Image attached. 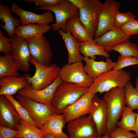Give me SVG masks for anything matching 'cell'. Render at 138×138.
Returning <instances> with one entry per match:
<instances>
[{
	"mask_svg": "<svg viewBox=\"0 0 138 138\" xmlns=\"http://www.w3.org/2000/svg\"><path fill=\"white\" fill-rule=\"evenodd\" d=\"M135 83V88L138 90V77L136 79Z\"/></svg>",
	"mask_w": 138,
	"mask_h": 138,
	"instance_id": "obj_44",
	"label": "cell"
},
{
	"mask_svg": "<svg viewBox=\"0 0 138 138\" xmlns=\"http://www.w3.org/2000/svg\"><path fill=\"white\" fill-rule=\"evenodd\" d=\"M58 32L63 39L67 51V63L82 62L84 56L80 54V42L67 29L66 32H63L61 29H59Z\"/></svg>",
	"mask_w": 138,
	"mask_h": 138,
	"instance_id": "obj_21",
	"label": "cell"
},
{
	"mask_svg": "<svg viewBox=\"0 0 138 138\" xmlns=\"http://www.w3.org/2000/svg\"><path fill=\"white\" fill-rule=\"evenodd\" d=\"M125 33L130 36L138 34V20H132L122 26L120 28Z\"/></svg>",
	"mask_w": 138,
	"mask_h": 138,
	"instance_id": "obj_36",
	"label": "cell"
},
{
	"mask_svg": "<svg viewBox=\"0 0 138 138\" xmlns=\"http://www.w3.org/2000/svg\"><path fill=\"white\" fill-rule=\"evenodd\" d=\"M59 76L63 82L84 88H89L93 82L85 71L82 62L65 64L60 68Z\"/></svg>",
	"mask_w": 138,
	"mask_h": 138,
	"instance_id": "obj_7",
	"label": "cell"
},
{
	"mask_svg": "<svg viewBox=\"0 0 138 138\" xmlns=\"http://www.w3.org/2000/svg\"><path fill=\"white\" fill-rule=\"evenodd\" d=\"M131 37L120 29L114 28L94 39L97 45L102 47L108 53H111L113 46L129 40Z\"/></svg>",
	"mask_w": 138,
	"mask_h": 138,
	"instance_id": "obj_18",
	"label": "cell"
},
{
	"mask_svg": "<svg viewBox=\"0 0 138 138\" xmlns=\"http://www.w3.org/2000/svg\"><path fill=\"white\" fill-rule=\"evenodd\" d=\"M75 7L79 9L81 8L84 5V0H69Z\"/></svg>",
	"mask_w": 138,
	"mask_h": 138,
	"instance_id": "obj_40",
	"label": "cell"
},
{
	"mask_svg": "<svg viewBox=\"0 0 138 138\" xmlns=\"http://www.w3.org/2000/svg\"><path fill=\"white\" fill-rule=\"evenodd\" d=\"M136 65H138V60L136 57L120 55L118 58L115 66L112 70L119 71L124 67Z\"/></svg>",
	"mask_w": 138,
	"mask_h": 138,
	"instance_id": "obj_34",
	"label": "cell"
},
{
	"mask_svg": "<svg viewBox=\"0 0 138 138\" xmlns=\"http://www.w3.org/2000/svg\"><path fill=\"white\" fill-rule=\"evenodd\" d=\"M66 28L79 42L93 40L94 38L82 24L79 15L70 18L66 23Z\"/></svg>",
	"mask_w": 138,
	"mask_h": 138,
	"instance_id": "obj_24",
	"label": "cell"
},
{
	"mask_svg": "<svg viewBox=\"0 0 138 138\" xmlns=\"http://www.w3.org/2000/svg\"><path fill=\"white\" fill-rule=\"evenodd\" d=\"M16 98L39 128H41L47 121L56 114L46 105L28 97L17 94Z\"/></svg>",
	"mask_w": 138,
	"mask_h": 138,
	"instance_id": "obj_5",
	"label": "cell"
},
{
	"mask_svg": "<svg viewBox=\"0 0 138 138\" xmlns=\"http://www.w3.org/2000/svg\"><path fill=\"white\" fill-rule=\"evenodd\" d=\"M80 53L84 56L89 57L95 60L96 56H103L106 59L109 58L110 55L102 47L97 45L96 41L93 40L80 42Z\"/></svg>",
	"mask_w": 138,
	"mask_h": 138,
	"instance_id": "obj_26",
	"label": "cell"
},
{
	"mask_svg": "<svg viewBox=\"0 0 138 138\" xmlns=\"http://www.w3.org/2000/svg\"><path fill=\"white\" fill-rule=\"evenodd\" d=\"M17 130L18 132L15 138H44L45 135L41 129L22 119L17 127Z\"/></svg>",
	"mask_w": 138,
	"mask_h": 138,
	"instance_id": "obj_28",
	"label": "cell"
},
{
	"mask_svg": "<svg viewBox=\"0 0 138 138\" xmlns=\"http://www.w3.org/2000/svg\"><path fill=\"white\" fill-rule=\"evenodd\" d=\"M134 132L137 134L138 138V112L135 121V129Z\"/></svg>",
	"mask_w": 138,
	"mask_h": 138,
	"instance_id": "obj_41",
	"label": "cell"
},
{
	"mask_svg": "<svg viewBox=\"0 0 138 138\" xmlns=\"http://www.w3.org/2000/svg\"><path fill=\"white\" fill-rule=\"evenodd\" d=\"M103 5V3L99 0H84V6L79 9L80 20L94 39Z\"/></svg>",
	"mask_w": 138,
	"mask_h": 138,
	"instance_id": "obj_6",
	"label": "cell"
},
{
	"mask_svg": "<svg viewBox=\"0 0 138 138\" xmlns=\"http://www.w3.org/2000/svg\"><path fill=\"white\" fill-rule=\"evenodd\" d=\"M67 130L69 138H96L98 136L96 125L89 115L68 122Z\"/></svg>",
	"mask_w": 138,
	"mask_h": 138,
	"instance_id": "obj_9",
	"label": "cell"
},
{
	"mask_svg": "<svg viewBox=\"0 0 138 138\" xmlns=\"http://www.w3.org/2000/svg\"><path fill=\"white\" fill-rule=\"evenodd\" d=\"M51 28L48 24H29L21 25L17 27L15 30V35L17 36L27 39L39 36L49 31Z\"/></svg>",
	"mask_w": 138,
	"mask_h": 138,
	"instance_id": "obj_25",
	"label": "cell"
},
{
	"mask_svg": "<svg viewBox=\"0 0 138 138\" xmlns=\"http://www.w3.org/2000/svg\"><path fill=\"white\" fill-rule=\"evenodd\" d=\"M12 47L10 53L19 70L28 71L30 69L31 55L26 39L15 35L10 38Z\"/></svg>",
	"mask_w": 138,
	"mask_h": 138,
	"instance_id": "obj_11",
	"label": "cell"
},
{
	"mask_svg": "<svg viewBox=\"0 0 138 138\" xmlns=\"http://www.w3.org/2000/svg\"><path fill=\"white\" fill-rule=\"evenodd\" d=\"M21 119L12 103L5 95H0V126L17 130Z\"/></svg>",
	"mask_w": 138,
	"mask_h": 138,
	"instance_id": "obj_16",
	"label": "cell"
},
{
	"mask_svg": "<svg viewBox=\"0 0 138 138\" xmlns=\"http://www.w3.org/2000/svg\"><path fill=\"white\" fill-rule=\"evenodd\" d=\"M13 104L22 120L31 125L38 127L35 122L31 119L26 109L13 96L4 95Z\"/></svg>",
	"mask_w": 138,
	"mask_h": 138,
	"instance_id": "obj_32",
	"label": "cell"
},
{
	"mask_svg": "<svg viewBox=\"0 0 138 138\" xmlns=\"http://www.w3.org/2000/svg\"><path fill=\"white\" fill-rule=\"evenodd\" d=\"M96 138H110L109 134H104V135L102 136H97Z\"/></svg>",
	"mask_w": 138,
	"mask_h": 138,
	"instance_id": "obj_43",
	"label": "cell"
},
{
	"mask_svg": "<svg viewBox=\"0 0 138 138\" xmlns=\"http://www.w3.org/2000/svg\"><path fill=\"white\" fill-rule=\"evenodd\" d=\"M83 60L85 63V70L93 81L101 74L112 70L116 64V62L113 61L109 58H107L106 61H97L84 56Z\"/></svg>",
	"mask_w": 138,
	"mask_h": 138,
	"instance_id": "obj_19",
	"label": "cell"
},
{
	"mask_svg": "<svg viewBox=\"0 0 138 138\" xmlns=\"http://www.w3.org/2000/svg\"><path fill=\"white\" fill-rule=\"evenodd\" d=\"M62 82L59 76L52 83L44 89L39 90H34L30 84L29 86L19 91L17 94L42 103L52 110L51 103L54 93Z\"/></svg>",
	"mask_w": 138,
	"mask_h": 138,
	"instance_id": "obj_12",
	"label": "cell"
},
{
	"mask_svg": "<svg viewBox=\"0 0 138 138\" xmlns=\"http://www.w3.org/2000/svg\"><path fill=\"white\" fill-rule=\"evenodd\" d=\"M131 79L130 73L123 69L119 71L112 70L97 77L88 91L94 95L98 93L101 94L113 88L124 87Z\"/></svg>",
	"mask_w": 138,
	"mask_h": 138,
	"instance_id": "obj_2",
	"label": "cell"
},
{
	"mask_svg": "<svg viewBox=\"0 0 138 138\" xmlns=\"http://www.w3.org/2000/svg\"><path fill=\"white\" fill-rule=\"evenodd\" d=\"M93 105L89 115L93 120L97 130L98 136L105 134L107 132L108 112L105 101L97 94L94 96Z\"/></svg>",
	"mask_w": 138,
	"mask_h": 138,
	"instance_id": "obj_15",
	"label": "cell"
},
{
	"mask_svg": "<svg viewBox=\"0 0 138 138\" xmlns=\"http://www.w3.org/2000/svg\"><path fill=\"white\" fill-rule=\"evenodd\" d=\"M112 50L118 52L123 56L135 57L138 56V46L129 40L114 45L112 48Z\"/></svg>",
	"mask_w": 138,
	"mask_h": 138,
	"instance_id": "obj_30",
	"label": "cell"
},
{
	"mask_svg": "<svg viewBox=\"0 0 138 138\" xmlns=\"http://www.w3.org/2000/svg\"><path fill=\"white\" fill-rule=\"evenodd\" d=\"M11 12L10 8L7 5L0 4V20L2 22L5 23V25L2 24L0 26L10 38L15 35L16 28L21 26L20 19L13 17Z\"/></svg>",
	"mask_w": 138,
	"mask_h": 138,
	"instance_id": "obj_23",
	"label": "cell"
},
{
	"mask_svg": "<svg viewBox=\"0 0 138 138\" xmlns=\"http://www.w3.org/2000/svg\"><path fill=\"white\" fill-rule=\"evenodd\" d=\"M48 10L53 12L55 15V23L51 25L52 30L58 31L61 29L66 32V23L71 17L79 15V9L74 6L69 0H63L60 4L51 6L40 8L37 7L35 10Z\"/></svg>",
	"mask_w": 138,
	"mask_h": 138,
	"instance_id": "obj_8",
	"label": "cell"
},
{
	"mask_svg": "<svg viewBox=\"0 0 138 138\" xmlns=\"http://www.w3.org/2000/svg\"><path fill=\"white\" fill-rule=\"evenodd\" d=\"M66 122L63 114H56L47 121L40 129L45 133L60 138H69L63 130Z\"/></svg>",
	"mask_w": 138,
	"mask_h": 138,
	"instance_id": "obj_22",
	"label": "cell"
},
{
	"mask_svg": "<svg viewBox=\"0 0 138 138\" xmlns=\"http://www.w3.org/2000/svg\"><path fill=\"white\" fill-rule=\"evenodd\" d=\"M125 100L127 106L133 110L138 109V90L129 81L124 86Z\"/></svg>",
	"mask_w": 138,
	"mask_h": 138,
	"instance_id": "obj_31",
	"label": "cell"
},
{
	"mask_svg": "<svg viewBox=\"0 0 138 138\" xmlns=\"http://www.w3.org/2000/svg\"><path fill=\"white\" fill-rule=\"evenodd\" d=\"M12 47L10 38L5 37L2 31L0 30V52L10 53Z\"/></svg>",
	"mask_w": 138,
	"mask_h": 138,
	"instance_id": "obj_37",
	"label": "cell"
},
{
	"mask_svg": "<svg viewBox=\"0 0 138 138\" xmlns=\"http://www.w3.org/2000/svg\"><path fill=\"white\" fill-rule=\"evenodd\" d=\"M137 115V113L125 106L121 115V119L117 123V126L130 131H134L135 121Z\"/></svg>",
	"mask_w": 138,
	"mask_h": 138,
	"instance_id": "obj_29",
	"label": "cell"
},
{
	"mask_svg": "<svg viewBox=\"0 0 138 138\" xmlns=\"http://www.w3.org/2000/svg\"><path fill=\"white\" fill-rule=\"evenodd\" d=\"M136 17L131 12L122 13L119 11L116 14L114 17V28L120 29L128 22L135 19Z\"/></svg>",
	"mask_w": 138,
	"mask_h": 138,
	"instance_id": "obj_33",
	"label": "cell"
},
{
	"mask_svg": "<svg viewBox=\"0 0 138 138\" xmlns=\"http://www.w3.org/2000/svg\"><path fill=\"white\" fill-rule=\"evenodd\" d=\"M125 98L123 87L113 88L104 95L102 99L106 104L108 114L107 132L105 134H109L117 126L125 106Z\"/></svg>",
	"mask_w": 138,
	"mask_h": 138,
	"instance_id": "obj_3",
	"label": "cell"
},
{
	"mask_svg": "<svg viewBox=\"0 0 138 138\" xmlns=\"http://www.w3.org/2000/svg\"><path fill=\"white\" fill-rule=\"evenodd\" d=\"M30 84L24 76L4 77L0 80V95L13 96Z\"/></svg>",
	"mask_w": 138,
	"mask_h": 138,
	"instance_id": "obj_20",
	"label": "cell"
},
{
	"mask_svg": "<svg viewBox=\"0 0 138 138\" xmlns=\"http://www.w3.org/2000/svg\"><path fill=\"white\" fill-rule=\"evenodd\" d=\"M18 131L0 126V136L2 138H15Z\"/></svg>",
	"mask_w": 138,
	"mask_h": 138,
	"instance_id": "obj_39",
	"label": "cell"
},
{
	"mask_svg": "<svg viewBox=\"0 0 138 138\" xmlns=\"http://www.w3.org/2000/svg\"><path fill=\"white\" fill-rule=\"evenodd\" d=\"M10 10L19 17L22 25L36 24H48L54 21L52 12L49 10L38 14L22 9L14 3L12 4Z\"/></svg>",
	"mask_w": 138,
	"mask_h": 138,
	"instance_id": "obj_17",
	"label": "cell"
},
{
	"mask_svg": "<svg viewBox=\"0 0 138 138\" xmlns=\"http://www.w3.org/2000/svg\"><path fill=\"white\" fill-rule=\"evenodd\" d=\"M44 138H60L49 134H45Z\"/></svg>",
	"mask_w": 138,
	"mask_h": 138,
	"instance_id": "obj_42",
	"label": "cell"
},
{
	"mask_svg": "<svg viewBox=\"0 0 138 138\" xmlns=\"http://www.w3.org/2000/svg\"><path fill=\"white\" fill-rule=\"evenodd\" d=\"M110 138H138L136 133L116 126L109 134Z\"/></svg>",
	"mask_w": 138,
	"mask_h": 138,
	"instance_id": "obj_35",
	"label": "cell"
},
{
	"mask_svg": "<svg viewBox=\"0 0 138 138\" xmlns=\"http://www.w3.org/2000/svg\"><path fill=\"white\" fill-rule=\"evenodd\" d=\"M26 39L31 56L41 65H49L53 54L46 38L43 35Z\"/></svg>",
	"mask_w": 138,
	"mask_h": 138,
	"instance_id": "obj_10",
	"label": "cell"
},
{
	"mask_svg": "<svg viewBox=\"0 0 138 138\" xmlns=\"http://www.w3.org/2000/svg\"><path fill=\"white\" fill-rule=\"evenodd\" d=\"M136 58L138 60V56Z\"/></svg>",
	"mask_w": 138,
	"mask_h": 138,
	"instance_id": "obj_45",
	"label": "cell"
},
{
	"mask_svg": "<svg viewBox=\"0 0 138 138\" xmlns=\"http://www.w3.org/2000/svg\"><path fill=\"white\" fill-rule=\"evenodd\" d=\"M88 88L80 87L75 84L63 81L54 93L51 103L53 111L56 114H62L67 107L86 93Z\"/></svg>",
	"mask_w": 138,
	"mask_h": 138,
	"instance_id": "obj_1",
	"label": "cell"
},
{
	"mask_svg": "<svg viewBox=\"0 0 138 138\" xmlns=\"http://www.w3.org/2000/svg\"><path fill=\"white\" fill-rule=\"evenodd\" d=\"M30 63L34 66V74L32 77L27 73L23 76L34 90H39L46 88L59 76L60 68L56 64H50L46 66L42 65L31 56Z\"/></svg>",
	"mask_w": 138,
	"mask_h": 138,
	"instance_id": "obj_4",
	"label": "cell"
},
{
	"mask_svg": "<svg viewBox=\"0 0 138 138\" xmlns=\"http://www.w3.org/2000/svg\"><path fill=\"white\" fill-rule=\"evenodd\" d=\"M63 0H24L26 2L33 3L37 6L43 8L51 6L60 3Z\"/></svg>",
	"mask_w": 138,
	"mask_h": 138,
	"instance_id": "obj_38",
	"label": "cell"
},
{
	"mask_svg": "<svg viewBox=\"0 0 138 138\" xmlns=\"http://www.w3.org/2000/svg\"><path fill=\"white\" fill-rule=\"evenodd\" d=\"M120 6V3L114 0H106L103 3L95 38L100 36L114 28V16Z\"/></svg>",
	"mask_w": 138,
	"mask_h": 138,
	"instance_id": "obj_13",
	"label": "cell"
},
{
	"mask_svg": "<svg viewBox=\"0 0 138 138\" xmlns=\"http://www.w3.org/2000/svg\"><path fill=\"white\" fill-rule=\"evenodd\" d=\"M94 95L88 91L75 102L67 107L62 113L64 116L66 122L89 115L93 108Z\"/></svg>",
	"mask_w": 138,
	"mask_h": 138,
	"instance_id": "obj_14",
	"label": "cell"
},
{
	"mask_svg": "<svg viewBox=\"0 0 138 138\" xmlns=\"http://www.w3.org/2000/svg\"><path fill=\"white\" fill-rule=\"evenodd\" d=\"M18 70L10 53H5L4 56H0V79L8 76H20Z\"/></svg>",
	"mask_w": 138,
	"mask_h": 138,
	"instance_id": "obj_27",
	"label": "cell"
}]
</instances>
